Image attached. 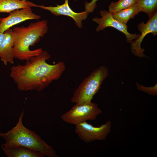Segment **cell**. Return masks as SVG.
Listing matches in <instances>:
<instances>
[{
	"mask_svg": "<svg viewBox=\"0 0 157 157\" xmlns=\"http://www.w3.org/2000/svg\"><path fill=\"white\" fill-rule=\"evenodd\" d=\"M137 88L141 91H143L144 92H147L148 94L153 95H157V84L154 87H146L142 86L139 85L138 83H137Z\"/></svg>",
	"mask_w": 157,
	"mask_h": 157,
	"instance_id": "e0dca14e",
	"label": "cell"
},
{
	"mask_svg": "<svg viewBox=\"0 0 157 157\" xmlns=\"http://www.w3.org/2000/svg\"><path fill=\"white\" fill-rule=\"evenodd\" d=\"M108 75V69L105 66H101L94 69L83 79L76 90L71 101L77 104L91 103L94 96Z\"/></svg>",
	"mask_w": 157,
	"mask_h": 157,
	"instance_id": "277c9868",
	"label": "cell"
},
{
	"mask_svg": "<svg viewBox=\"0 0 157 157\" xmlns=\"http://www.w3.org/2000/svg\"><path fill=\"white\" fill-rule=\"evenodd\" d=\"M24 113H21L18 122L12 129L6 133L0 132V137L6 142L22 145L38 151L45 156L58 157L53 147L47 144L35 131L31 130L23 124Z\"/></svg>",
	"mask_w": 157,
	"mask_h": 157,
	"instance_id": "3957f363",
	"label": "cell"
},
{
	"mask_svg": "<svg viewBox=\"0 0 157 157\" xmlns=\"http://www.w3.org/2000/svg\"><path fill=\"white\" fill-rule=\"evenodd\" d=\"M5 37V34L4 33L0 32V47Z\"/></svg>",
	"mask_w": 157,
	"mask_h": 157,
	"instance_id": "d6986e66",
	"label": "cell"
},
{
	"mask_svg": "<svg viewBox=\"0 0 157 157\" xmlns=\"http://www.w3.org/2000/svg\"><path fill=\"white\" fill-rule=\"evenodd\" d=\"M4 33L5 37L0 47V58L5 65L13 64L15 58L13 46L14 35L13 29L9 28Z\"/></svg>",
	"mask_w": 157,
	"mask_h": 157,
	"instance_id": "7c38bea8",
	"label": "cell"
},
{
	"mask_svg": "<svg viewBox=\"0 0 157 157\" xmlns=\"http://www.w3.org/2000/svg\"><path fill=\"white\" fill-rule=\"evenodd\" d=\"M1 147L8 157H45L40 152L30 148L13 143L2 144Z\"/></svg>",
	"mask_w": 157,
	"mask_h": 157,
	"instance_id": "8fae6325",
	"label": "cell"
},
{
	"mask_svg": "<svg viewBox=\"0 0 157 157\" xmlns=\"http://www.w3.org/2000/svg\"><path fill=\"white\" fill-rule=\"evenodd\" d=\"M102 113L96 103L76 104L69 111L62 115L61 118L66 123L76 125L88 120H95Z\"/></svg>",
	"mask_w": 157,
	"mask_h": 157,
	"instance_id": "5b68a950",
	"label": "cell"
},
{
	"mask_svg": "<svg viewBox=\"0 0 157 157\" xmlns=\"http://www.w3.org/2000/svg\"><path fill=\"white\" fill-rule=\"evenodd\" d=\"M111 122L108 120L99 127H95L86 121L83 122L76 125L75 131L85 143L104 140L111 132Z\"/></svg>",
	"mask_w": 157,
	"mask_h": 157,
	"instance_id": "8992f818",
	"label": "cell"
},
{
	"mask_svg": "<svg viewBox=\"0 0 157 157\" xmlns=\"http://www.w3.org/2000/svg\"><path fill=\"white\" fill-rule=\"evenodd\" d=\"M48 29L46 20L31 23L27 26L14 27L13 31L15 58L26 61L41 53L43 51L42 48L31 50L29 47L38 42L47 33Z\"/></svg>",
	"mask_w": 157,
	"mask_h": 157,
	"instance_id": "7a4b0ae2",
	"label": "cell"
},
{
	"mask_svg": "<svg viewBox=\"0 0 157 157\" xmlns=\"http://www.w3.org/2000/svg\"><path fill=\"white\" fill-rule=\"evenodd\" d=\"M100 13L101 16V18L96 17L92 19L94 22L98 24L96 29V31H102L108 27L114 28L125 34L126 41L129 43H131L140 36V34H132L129 33L126 24L121 23L115 19L112 15L108 11L101 10L100 11Z\"/></svg>",
	"mask_w": 157,
	"mask_h": 157,
	"instance_id": "ba28073f",
	"label": "cell"
},
{
	"mask_svg": "<svg viewBox=\"0 0 157 157\" xmlns=\"http://www.w3.org/2000/svg\"><path fill=\"white\" fill-rule=\"evenodd\" d=\"M137 28L141 34L135 41L133 40L131 43V51L136 56L144 57L146 56L143 53L144 49L141 48V44L148 34L151 33L154 36L157 34V11L149 17V20L146 23L141 22L138 25Z\"/></svg>",
	"mask_w": 157,
	"mask_h": 157,
	"instance_id": "52a82bcc",
	"label": "cell"
},
{
	"mask_svg": "<svg viewBox=\"0 0 157 157\" xmlns=\"http://www.w3.org/2000/svg\"><path fill=\"white\" fill-rule=\"evenodd\" d=\"M51 58L46 51L26 60L24 65L13 66L10 76L20 91L40 92L53 81L59 79L65 69L64 63L60 61L54 65L46 60Z\"/></svg>",
	"mask_w": 157,
	"mask_h": 157,
	"instance_id": "6da1fadb",
	"label": "cell"
},
{
	"mask_svg": "<svg viewBox=\"0 0 157 157\" xmlns=\"http://www.w3.org/2000/svg\"><path fill=\"white\" fill-rule=\"evenodd\" d=\"M98 0H92L90 2L86 1L85 3V11L88 13L93 12L97 6L96 2Z\"/></svg>",
	"mask_w": 157,
	"mask_h": 157,
	"instance_id": "ac0fdd59",
	"label": "cell"
},
{
	"mask_svg": "<svg viewBox=\"0 0 157 157\" xmlns=\"http://www.w3.org/2000/svg\"><path fill=\"white\" fill-rule=\"evenodd\" d=\"M137 0H119L112 2L109 6V12L112 15L136 4Z\"/></svg>",
	"mask_w": 157,
	"mask_h": 157,
	"instance_id": "2e32d148",
	"label": "cell"
},
{
	"mask_svg": "<svg viewBox=\"0 0 157 157\" xmlns=\"http://www.w3.org/2000/svg\"><path fill=\"white\" fill-rule=\"evenodd\" d=\"M136 5L140 12L146 13L149 17L157 11V0H137Z\"/></svg>",
	"mask_w": 157,
	"mask_h": 157,
	"instance_id": "9a60e30c",
	"label": "cell"
},
{
	"mask_svg": "<svg viewBox=\"0 0 157 157\" xmlns=\"http://www.w3.org/2000/svg\"><path fill=\"white\" fill-rule=\"evenodd\" d=\"M38 5L27 0H0V13H10L14 10Z\"/></svg>",
	"mask_w": 157,
	"mask_h": 157,
	"instance_id": "4fadbf2b",
	"label": "cell"
},
{
	"mask_svg": "<svg viewBox=\"0 0 157 157\" xmlns=\"http://www.w3.org/2000/svg\"><path fill=\"white\" fill-rule=\"evenodd\" d=\"M140 11L136 4L126 9L121 10L112 15L113 18L119 22L126 24L128 21L133 18Z\"/></svg>",
	"mask_w": 157,
	"mask_h": 157,
	"instance_id": "5bb4252c",
	"label": "cell"
},
{
	"mask_svg": "<svg viewBox=\"0 0 157 157\" xmlns=\"http://www.w3.org/2000/svg\"><path fill=\"white\" fill-rule=\"evenodd\" d=\"M41 17L33 13L31 8L14 10L7 17L0 18V32H4L13 26L24 21L38 20Z\"/></svg>",
	"mask_w": 157,
	"mask_h": 157,
	"instance_id": "9c48e42d",
	"label": "cell"
},
{
	"mask_svg": "<svg viewBox=\"0 0 157 157\" xmlns=\"http://www.w3.org/2000/svg\"><path fill=\"white\" fill-rule=\"evenodd\" d=\"M56 6H46L43 5L37 6L38 7L50 11L53 15L56 16L65 15L71 17L74 21L76 25L79 28L82 27V21L85 19L88 13L85 11L77 13L73 11L68 4V0H65L64 3Z\"/></svg>",
	"mask_w": 157,
	"mask_h": 157,
	"instance_id": "30bf717a",
	"label": "cell"
}]
</instances>
